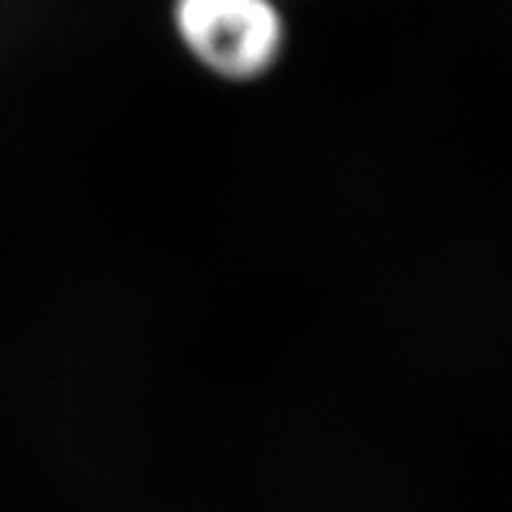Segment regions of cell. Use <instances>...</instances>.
Returning <instances> with one entry per match:
<instances>
[{
  "mask_svg": "<svg viewBox=\"0 0 512 512\" xmlns=\"http://www.w3.org/2000/svg\"><path fill=\"white\" fill-rule=\"evenodd\" d=\"M175 24L195 58L232 81L266 73L284 45L271 0H177Z\"/></svg>",
  "mask_w": 512,
  "mask_h": 512,
  "instance_id": "6da1fadb",
  "label": "cell"
}]
</instances>
